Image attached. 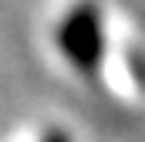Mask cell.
Segmentation results:
<instances>
[{"label": "cell", "mask_w": 145, "mask_h": 142, "mask_svg": "<svg viewBox=\"0 0 145 142\" xmlns=\"http://www.w3.org/2000/svg\"><path fill=\"white\" fill-rule=\"evenodd\" d=\"M57 44H61V51L68 54V61L78 71L91 74V71L98 68V61H101V44H105L98 10L84 3L74 14H68V20L57 31Z\"/></svg>", "instance_id": "6da1fadb"}, {"label": "cell", "mask_w": 145, "mask_h": 142, "mask_svg": "<svg viewBox=\"0 0 145 142\" xmlns=\"http://www.w3.org/2000/svg\"><path fill=\"white\" fill-rule=\"evenodd\" d=\"M44 142H68V135H61V132H51Z\"/></svg>", "instance_id": "7a4b0ae2"}]
</instances>
